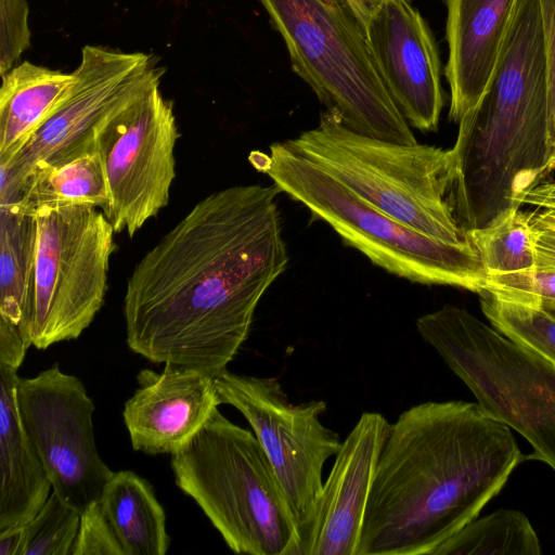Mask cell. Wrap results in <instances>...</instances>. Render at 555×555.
Masks as SVG:
<instances>
[{"label":"cell","instance_id":"2e32d148","mask_svg":"<svg viewBox=\"0 0 555 555\" xmlns=\"http://www.w3.org/2000/svg\"><path fill=\"white\" fill-rule=\"evenodd\" d=\"M138 382L122 416L132 448L150 455L178 452L221 404L215 377L196 369L165 363L158 374L141 371Z\"/></svg>","mask_w":555,"mask_h":555},{"label":"cell","instance_id":"7c38bea8","mask_svg":"<svg viewBox=\"0 0 555 555\" xmlns=\"http://www.w3.org/2000/svg\"><path fill=\"white\" fill-rule=\"evenodd\" d=\"M16 403L52 491L79 514L101 501L114 472L98 452L95 406L82 382L54 364L35 377H18Z\"/></svg>","mask_w":555,"mask_h":555},{"label":"cell","instance_id":"30bf717a","mask_svg":"<svg viewBox=\"0 0 555 555\" xmlns=\"http://www.w3.org/2000/svg\"><path fill=\"white\" fill-rule=\"evenodd\" d=\"M162 76L119 103L94 131L109 191L103 212L115 233L129 237L167 206L176 178L179 131L172 102L159 89Z\"/></svg>","mask_w":555,"mask_h":555},{"label":"cell","instance_id":"4316f807","mask_svg":"<svg viewBox=\"0 0 555 555\" xmlns=\"http://www.w3.org/2000/svg\"><path fill=\"white\" fill-rule=\"evenodd\" d=\"M483 289L542 307L555 314V270L488 274Z\"/></svg>","mask_w":555,"mask_h":555},{"label":"cell","instance_id":"7402d4cb","mask_svg":"<svg viewBox=\"0 0 555 555\" xmlns=\"http://www.w3.org/2000/svg\"><path fill=\"white\" fill-rule=\"evenodd\" d=\"M20 196L36 208L46 204L87 205L104 211L109 191L101 154L94 151L27 176L17 189L0 196Z\"/></svg>","mask_w":555,"mask_h":555},{"label":"cell","instance_id":"52a82bcc","mask_svg":"<svg viewBox=\"0 0 555 555\" xmlns=\"http://www.w3.org/2000/svg\"><path fill=\"white\" fill-rule=\"evenodd\" d=\"M287 142L363 201L399 222L449 244L469 241L448 202L451 150L360 134L344 126L331 109L321 114L315 128Z\"/></svg>","mask_w":555,"mask_h":555},{"label":"cell","instance_id":"6da1fadb","mask_svg":"<svg viewBox=\"0 0 555 555\" xmlns=\"http://www.w3.org/2000/svg\"><path fill=\"white\" fill-rule=\"evenodd\" d=\"M275 185H234L201 199L133 269L124 298L128 347L154 363L217 377L285 271Z\"/></svg>","mask_w":555,"mask_h":555},{"label":"cell","instance_id":"f1b7e54d","mask_svg":"<svg viewBox=\"0 0 555 555\" xmlns=\"http://www.w3.org/2000/svg\"><path fill=\"white\" fill-rule=\"evenodd\" d=\"M72 555H125L101 501L93 502L80 514Z\"/></svg>","mask_w":555,"mask_h":555},{"label":"cell","instance_id":"83f0119b","mask_svg":"<svg viewBox=\"0 0 555 555\" xmlns=\"http://www.w3.org/2000/svg\"><path fill=\"white\" fill-rule=\"evenodd\" d=\"M30 43L26 0H0V75L10 72Z\"/></svg>","mask_w":555,"mask_h":555},{"label":"cell","instance_id":"836d02e7","mask_svg":"<svg viewBox=\"0 0 555 555\" xmlns=\"http://www.w3.org/2000/svg\"><path fill=\"white\" fill-rule=\"evenodd\" d=\"M24 538V526L0 530V555H20Z\"/></svg>","mask_w":555,"mask_h":555},{"label":"cell","instance_id":"e575fe53","mask_svg":"<svg viewBox=\"0 0 555 555\" xmlns=\"http://www.w3.org/2000/svg\"><path fill=\"white\" fill-rule=\"evenodd\" d=\"M385 0H348L353 11L358 15L363 28L367 30L369 24L379 10Z\"/></svg>","mask_w":555,"mask_h":555},{"label":"cell","instance_id":"4fadbf2b","mask_svg":"<svg viewBox=\"0 0 555 555\" xmlns=\"http://www.w3.org/2000/svg\"><path fill=\"white\" fill-rule=\"evenodd\" d=\"M164 73L145 53L85 46L67 98L10 163L0 164V194L14 192L37 170L94 151V131L100 122L135 90Z\"/></svg>","mask_w":555,"mask_h":555},{"label":"cell","instance_id":"484cf974","mask_svg":"<svg viewBox=\"0 0 555 555\" xmlns=\"http://www.w3.org/2000/svg\"><path fill=\"white\" fill-rule=\"evenodd\" d=\"M80 514L53 491L36 516L24 525L20 555H72Z\"/></svg>","mask_w":555,"mask_h":555},{"label":"cell","instance_id":"603a6c76","mask_svg":"<svg viewBox=\"0 0 555 555\" xmlns=\"http://www.w3.org/2000/svg\"><path fill=\"white\" fill-rule=\"evenodd\" d=\"M541 544L527 516L500 509L474 519L441 543L433 555H538Z\"/></svg>","mask_w":555,"mask_h":555},{"label":"cell","instance_id":"277c9868","mask_svg":"<svg viewBox=\"0 0 555 555\" xmlns=\"http://www.w3.org/2000/svg\"><path fill=\"white\" fill-rule=\"evenodd\" d=\"M176 485L192 498L233 552L298 555V525L258 438L216 409L171 455Z\"/></svg>","mask_w":555,"mask_h":555},{"label":"cell","instance_id":"7a4b0ae2","mask_svg":"<svg viewBox=\"0 0 555 555\" xmlns=\"http://www.w3.org/2000/svg\"><path fill=\"white\" fill-rule=\"evenodd\" d=\"M522 460L511 428L477 402L409 408L382 450L357 555H433Z\"/></svg>","mask_w":555,"mask_h":555},{"label":"cell","instance_id":"5b68a950","mask_svg":"<svg viewBox=\"0 0 555 555\" xmlns=\"http://www.w3.org/2000/svg\"><path fill=\"white\" fill-rule=\"evenodd\" d=\"M269 152L250 154L255 168L375 266L413 283L477 294L485 288L488 273L470 240L449 244L399 222L363 201L287 141L271 144Z\"/></svg>","mask_w":555,"mask_h":555},{"label":"cell","instance_id":"ba28073f","mask_svg":"<svg viewBox=\"0 0 555 555\" xmlns=\"http://www.w3.org/2000/svg\"><path fill=\"white\" fill-rule=\"evenodd\" d=\"M416 331L482 409L532 446L529 457L555 470V365L453 305L420 317Z\"/></svg>","mask_w":555,"mask_h":555},{"label":"cell","instance_id":"d6a6232c","mask_svg":"<svg viewBox=\"0 0 555 555\" xmlns=\"http://www.w3.org/2000/svg\"><path fill=\"white\" fill-rule=\"evenodd\" d=\"M519 204L538 207V209L555 211V180L540 182L526 191L519 198Z\"/></svg>","mask_w":555,"mask_h":555},{"label":"cell","instance_id":"f546056e","mask_svg":"<svg viewBox=\"0 0 555 555\" xmlns=\"http://www.w3.org/2000/svg\"><path fill=\"white\" fill-rule=\"evenodd\" d=\"M547 79L548 173L555 170V0H539Z\"/></svg>","mask_w":555,"mask_h":555},{"label":"cell","instance_id":"e0dca14e","mask_svg":"<svg viewBox=\"0 0 555 555\" xmlns=\"http://www.w3.org/2000/svg\"><path fill=\"white\" fill-rule=\"evenodd\" d=\"M516 0H447L449 119L460 122L482 96Z\"/></svg>","mask_w":555,"mask_h":555},{"label":"cell","instance_id":"ac0fdd59","mask_svg":"<svg viewBox=\"0 0 555 555\" xmlns=\"http://www.w3.org/2000/svg\"><path fill=\"white\" fill-rule=\"evenodd\" d=\"M18 377L17 370L0 364V530L30 521L52 490L46 467L20 418Z\"/></svg>","mask_w":555,"mask_h":555},{"label":"cell","instance_id":"4dcf8cb0","mask_svg":"<svg viewBox=\"0 0 555 555\" xmlns=\"http://www.w3.org/2000/svg\"><path fill=\"white\" fill-rule=\"evenodd\" d=\"M537 237V269L555 270V211L529 214Z\"/></svg>","mask_w":555,"mask_h":555},{"label":"cell","instance_id":"d6986e66","mask_svg":"<svg viewBox=\"0 0 555 555\" xmlns=\"http://www.w3.org/2000/svg\"><path fill=\"white\" fill-rule=\"evenodd\" d=\"M1 78L0 164H8L60 107L76 76L25 61Z\"/></svg>","mask_w":555,"mask_h":555},{"label":"cell","instance_id":"3957f363","mask_svg":"<svg viewBox=\"0 0 555 555\" xmlns=\"http://www.w3.org/2000/svg\"><path fill=\"white\" fill-rule=\"evenodd\" d=\"M448 202L466 233L548 173L547 79L539 0H516L490 81L459 122Z\"/></svg>","mask_w":555,"mask_h":555},{"label":"cell","instance_id":"ffe728a7","mask_svg":"<svg viewBox=\"0 0 555 555\" xmlns=\"http://www.w3.org/2000/svg\"><path fill=\"white\" fill-rule=\"evenodd\" d=\"M125 555H165L166 514L152 485L131 470L114 472L101 498Z\"/></svg>","mask_w":555,"mask_h":555},{"label":"cell","instance_id":"d4e9b609","mask_svg":"<svg viewBox=\"0 0 555 555\" xmlns=\"http://www.w3.org/2000/svg\"><path fill=\"white\" fill-rule=\"evenodd\" d=\"M483 315L499 333L555 365V314L488 289L479 293Z\"/></svg>","mask_w":555,"mask_h":555},{"label":"cell","instance_id":"8fae6325","mask_svg":"<svg viewBox=\"0 0 555 555\" xmlns=\"http://www.w3.org/2000/svg\"><path fill=\"white\" fill-rule=\"evenodd\" d=\"M215 384L221 404L242 413L266 451L293 508L300 555L322 494L323 466L341 444L338 435L320 420L326 403L313 400L294 404L273 377L227 370Z\"/></svg>","mask_w":555,"mask_h":555},{"label":"cell","instance_id":"8992f818","mask_svg":"<svg viewBox=\"0 0 555 555\" xmlns=\"http://www.w3.org/2000/svg\"><path fill=\"white\" fill-rule=\"evenodd\" d=\"M282 36L293 70L344 126L375 139H416L389 94L348 0H259Z\"/></svg>","mask_w":555,"mask_h":555},{"label":"cell","instance_id":"44dd1931","mask_svg":"<svg viewBox=\"0 0 555 555\" xmlns=\"http://www.w3.org/2000/svg\"><path fill=\"white\" fill-rule=\"evenodd\" d=\"M36 245L35 208L20 196L0 197V319L17 326L29 341L27 298Z\"/></svg>","mask_w":555,"mask_h":555},{"label":"cell","instance_id":"cb8c5ba5","mask_svg":"<svg viewBox=\"0 0 555 555\" xmlns=\"http://www.w3.org/2000/svg\"><path fill=\"white\" fill-rule=\"evenodd\" d=\"M488 274L537 268V237L529 212L509 207L483 227L466 232Z\"/></svg>","mask_w":555,"mask_h":555},{"label":"cell","instance_id":"9a60e30c","mask_svg":"<svg viewBox=\"0 0 555 555\" xmlns=\"http://www.w3.org/2000/svg\"><path fill=\"white\" fill-rule=\"evenodd\" d=\"M390 426L380 413L364 412L341 442L300 555H357Z\"/></svg>","mask_w":555,"mask_h":555},{"label":"cell","instance_id":"1f68e13d","mask_svg":"<svg viewBox=\"0 0 555 555\" xmlns=\"http://www.w3.org/2000/svg\"><path fill=\"white\" fill-rule=\"evenodd\" d=\"M29 346L30 341L17 326L0 319V364L18 370Z\"/></svg>","mask_w":555,"mask_h":555},{"label":"cell","instance_id":"9c48e42d","mask_svg":"<svg viewBox=\"0 0 555 555\" xmlns=\"http://www.w3.org/2000/svg\"><path fill=\"white\" fill-rule=\"evenodd\" d=\"M35 215L27 327L31 345L44 350L77 339L102 308L115 231L92 206L46 204Z\"/></svg>","mask_w":555,"mask_h":555},{"label":"cell","instance_id":"5bb4252c","mask_svg":"<svg viewBox=\"0 0 555 555\" xmlns=\"http://www.w3.org/2000/svg\"><path fill=\"white\" fill-rule=\"evenodd\" d=\"M366 36L396 106L413 128L439 126L443 107L441 66L433 33L411 0H385Z\"/></svg>","mask_w":555,"mask_h":555}]
</instances>
